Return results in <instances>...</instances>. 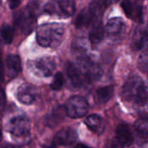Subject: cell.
Masks as SVG:
<instances>
[{
    "label": "cell",
    "instance_id": "6da1fadb",
    "mask_svg": "<svg viewBox=\"0 0 148 148\" xmlns=\"http://www.w3.org/2000/svg\"><path fill=\"white\" fill-rule=\"evenodd\" d=\"M122 98L133 106H145L148 102V86L139 76H131L123 86Z\"/></svg>",
    "mask_w": 148,
    "mask_h": 148
},
{
    "label": "cell",
    "instance_id": "7a4b0ae2",
    "mask_svg": "<svg viewBox=\"0 0 148 148\" xmlns=\"http://www.w3.org/2000/svg\"><path fill=\"white\" fill-rule=\"evenodd\" d=\"M64 26L60 23H45L38 27L36 30V40L41 46L48 48H57L62 42Z\"/></svg>",
    "mask_w": 148,
    "mask_h": 148
},
{
    "label": "cell",
    "instance_id": "3957f363",
    "mask_svg": "<svg viewBox=\"0 0 148 148\" xmlns=\"http://www.w3.org/2000/svg\"><path fill=\"white\" fill-rule=\"evenodd\" d=\"M37 11V3L32 2L16 15L15 23L23 34H29L32 31L36 23Z\"/></svg>",
    "mask_w": 148,
    "mask_h": 148
},
{
    "label": "cell",
    "instance_id": "277c9868",
    "mask_svg": "<svg viewBox=\"0 0 148 148\" xmlns=\"http://www.w3.org/2000/svg\"><path fill=\"white\" fill-rule=\"evenodd\" d=\"M43 11L60 17H69L75 14V0H50L43 8Z\"/></svg>",
    "mask_w": 148,
    "mask_h": 148
},
{
    "label": "cell",
    "instance_id": "5b68a950",
    "mask_svg": "<svg viewBox=\"0 0 148 148\" xmlns=\"http://www.w3.org/2000/svg\"><path fill=\"white\" fill-rule=\"evenodd\" d=\"M29 70L39 77L50 76L56 69V62L53 57L42 56L29 62Z\"/></svg>",
    "mask_w": 148,
    "mask_h": 148
},
{
    "label": "cell",
    "instance_id": "8992f818",
    "mask_svg": "<svg viewBox=\"0 0 148 148\" xmlns=\"http://www.w3.org/2000/svg\"><path fill=\"white\" fill-rule=\"evenodd\" d=\"M64 108L68 116L76 119L83 117L88 113V104L84 98L81 96H73L67 101Z\"/></svg>",
    "mask_w": 148,
    "mask_h": 148
},
{
    "label": "cell",
    "instance_id": "52a82bcc",
    "mask_svg": "<svg viewBox=\"0 0 148 148\" xmlns=\"http://www.w3.org/2000/svg\"><path fill=\"white\" fill-rule=\"evenodd\" d=\"M8 131L16 137H24L29 134L30 123L23 116H16L10 120L7 126Z\"/></svg>",
    "mask_w": 148,
    "mask_h": 148
},
{
    "label": "cell",
    "instance_id": "ba28073f",
    "mask_svg": "<svg viewBox=\"0 0 148 148\" xmlns=\"http://www.w3.org/2000/svg\"><path fill=\"white\" fill-rule=\"evenodd\" d=\"M78 136L76 132L70 127H64L59 130L54 138L56 144L63 147H69L74 145L77 141Z\"/></svg>",
    "mask_w": 148,
    "mask_h": 148
},
{
    "label": "cell",
    "instance_id": "9c48e42d",
    "mask_svg": "<svg viewBox=\"0 0 148 148\" xmlns=\"http://www.w3.org/2000/svg\"><path fill=\"white\" fill-rule=\"evenodd\" d=\"M36 96H37L36 88L29 83H24L22 86H20L16 93L17 100L24 105L32 104L36 101Z\"/></svg>",
    "mask_w": 148,
    "mask_h": 148
},
{
    "label": "cell",
    "instance_id": "30bf717a",
    "mask_svg": "<svg viewBox=\"0 0 148 148\" xmlns=\"http://www.w3.org/2000/svg\"><path fill=\"white\" fill-rule=\"evenodd\" d=\"M132 46L135 50L148 47V24L139 26L135 29L132 39Z\"/></svg>",
    "mask_w": 148,
    "mask_h": 148
},
{
    "label": "cell",
    "instance_id": "8fae6325",
    "mask_svg": "<svg viewBox=\"0 0 148 148\" xmlns=\"http://www.w3.org/2000/svg\"><path fill=\"white\" fill-rule=\"evenodd\" d=\"M6 75L9 78L15 77L21 70L20 58L16 55H10L6 58Z\"/></svg>",
    "mask_w": 148,
    "mask_h": 148
},
{
    "label": "cell",
    "instance_id": "7c38bea8",
    "mask_svg": "<svg viewBox=\"0 0 148 148\" xmlns=\"http://www.w3.org/2000/svg\"><path fill=\"white\" fill-rule=\"evenodd\" d=\"M66 73L69 80L72 83L74 87H80L82 84L83 79H82V71L75 67L71 62H68L66 65Z\"/></svg>",
    "mask_w": 148,
    "mask_h": 148
},
{
    "label": "cell",
    "instance_id": "4fadbf2b",
    "mask_svg": "<svg viewBox=\"0 0 148 148\" xmlns=\"http://www.w3.org/2000/svg\"><path fill=\"white\" fill-rule=\"evenodd\" d=\"M85 123L92 132L97 134H102L105 129L104 121L101 116L97 114H90L89 116H88Z\"/></svg>",
    "mask_w": 148,
    "mask_h": 148
},
{
    "label": "cell",
    "instance_id": "5bb4252c",
    "mask_svg": "<svg viewBox=\"0 0 148 148\" xmlns=\"http://www.w3.org/2000/svg\"><path fill=\"white\" fill-rule=\"evenodd\" d=\"M106 30L110 36H120L125 30V23L121 18H112L108 22L106 25Z\"/></svg>",
    "mask_w": 148,
    "mask_h": 148
},
{
    "label": "cell",
    "instance_id": "9a60e30c",
    "mask_svg": "<svg viewBox=\"0 0 148 148\" xmlns=\"http://www.w3.org/2000/svg\"><path fill=\"white\" fill-rule=\"evenodd\" d=\"M95 18V16L93 14V12L91 11V10L89 9V7L83 9L76 16L75 21V25L78 29L87 27L92 23V21Z\"/></svg>",
    "mask_w": 148,
    "mask_h": 148
},
{
    "label": "cell",
    "instance_id": "2e32d148",
    "mask_svg": "<svg viewBox=\"0 0 148 148\" xmlns=\"http://www.w3.org/2000/svg\"><path fill=\"white\" fill-rule=\"evenodd\" d=\"M116 138L123 144L124 147L130 146L133 141V134L129 129V127L127 125H120L116 128Z\"/></svg>",
    "mask_w": 148,
    "mask_h": 148
},
{
    "label": "cell",
    "instance_id": "e0dca14e",
    "mask_svg": "<svg viewBox=\"0 0 148 148\" xmlns=\"http://www.w3.org/2000/svg\"><path fill=\"white\" fill-rule=\"evenodd\" d=\"M89 49H90V42L88 41L86 38L79 37L73 42L72 50L78 56L86 55V53L88 51Z\"/></svg>",
    "mask_w": 148,
    "mask_h": 148
},
{
    "label": "cell",
    "instance_id": "ac0fdd59",
    "mask_svg": "<svg viewBox=\"0 0 148 148\" xmlns=\"http://www.w3.org/2000/svg\"><path fill=\"white\" fill-rule=\"evenodd\" d=\"M104 33L105 29L102 23L100 22H96L95 23H94L89 32V41L95 44L101 42L104 37Z\"/></svg>",
    "mask_w": 148,
    "mask_h": 148
},
{
    "label": "cell",
    "instance_id": "d6986e66",
    "mask_svg": "<svg viewBox=\"0 0 148 148\" xmlns=\"http://www.w3.org/2000/svg\"><path fill=\"white\" fill-rule=\"evenodd\" d=\"M134 128L138 135L143 140H148V117L140 118L134 124Z\"/></svg>",
    "mask_w": 148,
    "mask_h": 148
},
{
    "label": "cell",
    "instance_id": "ffe728a7",
    "mask_svg": "<svg viewBox=\"0 0 148 148\" xmlns=\"http://www.w3.org/2000/svg\"><path fill=\"white\" fill-rule=\"evenodd\" d=\"M108 0H92L89 5V9L96 18L105 11L108 7Z\"/></svg>",
    "mask_w": 148,
    "mask_h": 148
},
{
    "label": "cell",
    "instance_id": "44dd1931",
    "mask_svg": "<svg viewBox=\"0 0 148 148\" xmlns=\"http://www.w3.org/2000/svg\"><path fill=\"white\" fill-rule=\"evenodd\" d=\"M113 94H114L113 86L102 87L96 91V98L100 102H107L112 98Z\"/></svg>",
    "mask_w": 148,
    "mask_h": 148
},
{
    "label": "cell",
    "instance_id": "7402d4cb",
    "mask_svg": "<svg viewBox=\"0 0 148 148\" xmlns=\"http://www.w3.org/2000/svg\"><path fill=\"white\" fill-rule=\"evenodd\" d=\"M13 35H14L13 29L10 25L4 24L2 26L1 36H2V38H3V41L4 42V43L10 44L13 40Z\"/></svg>",
    "mask_w": 148,
    "mask_h": 148
},
{
    "label": "cell",
    "instance_id": "603a6c76",
    "mask_svg": "<svg viewBox=\"0 0 148 148\" xmlns=\"http://www.w3.org/2000/svg\"><path fill=\"white\" fill-rule=\"evenodd\" d=\"M121 7L127 16L134 18L135 14V6L130 0H123L121 3Z\"/></svg>",
    "mask_w": 148,
    "mask_h": 148
},
{
    "label": "cell",
    "instance_id": "cb8c5ba5",
    "mask_svg": "<svg viewBox=\"0 0 148 148\" xmlns=\"http://www.w3.org/2000/svg\"><path fill=\"white\" fill-rule=\"evenodd\" d=\"M63 84H64V76L62 73L58 72L55 75L51 82L50 87L53 90H59L62 88Z\"/></svg>",
    "mask_w": 148,
    "mask_h": 148
},
{
    "label": "cell",
    "instance_id": "d4e9b609",
    "mask_svg": "<svg viewBox=\"0 0 148 148\" xmlns=\"http://www.w3.org/2000/svg\"><path fill=\"white\" fill-rule=\"evenodd\" d=\"M138 66L142 72H148V49L140 56Z\"/></svg>",
    "mask_w": 148,
    "mask_h": 148
},
{
    "label": "cell",
    "instance_id": "484cf974",
    "mask_svg": "<svg viewBox=\"0 0 148 148\" xmlns=\"http://www.w3.org/2000/svg\"><path fill=\"white\" fill-rule=\"evenodd\" d=\"M124 146L123 144L117 139L114 138L111 140H109L108 142H107V144L105 145L104 148H123Z\"/></svg>",
    "mask_w": 148,
    "mask_h": 148
},
{
    "label": "cell",
    "instance_id": "4316f807",
    "mask_svg": "<svg viewBox=\"0 0 148 148\" xmlns=\"http://www.w3.org/2000/svg\"><path fill=\"white\" fill-rule=\"evenodd\" d=\"M21 0H8V3L10 9H16L20 4Z\"/></svg>",
    "mask_w": 148,
    "mask_h": 148
},
{
    "label": "cell",
    "instance_id": "83f0119b",
    "mask_svg": "<svg viewBox=\"0 0 148 148\" xmlns=\"http://www.w3.org/2000/svg\"><path fill=\"white\" fill-rule=\"evenodd\" d=\"M2 148H22L20 147H16V146H13V145H10V144H4Z\"/></svg>",
    "mask_w": 148,
    "mask_h": 148
},
{
    "label": "cell",
    "instance_id": "f1b7e54d",
    "mask_svg": "<svg viewBox=\"0 0 148 148\" xmlns=\"http://www.w3.org/2000/svg\"><path fill=\"white\" fill-rule=\"evenodd\" d=\"M75 148H89L88 147H86L85 145H82V144H80V145H78V146H76Z\"/></svg>",
    "mask_w": 148,
    "mask_h": 148
},
{
    "label": "cell",
    "instance_id": "f546056e",
    "mask_svg": "<svg viewBox=\"0 0 148 148\" xmlns=\"http://www.w3.org/2000/svg\"><path fill=\"white\" fill-rule=\"evenodd\" d=\"M115 1H118V0H115Z\"/></svg>",
    "mask_w": 148,
    "mask_h": 148
}]
</instances>
